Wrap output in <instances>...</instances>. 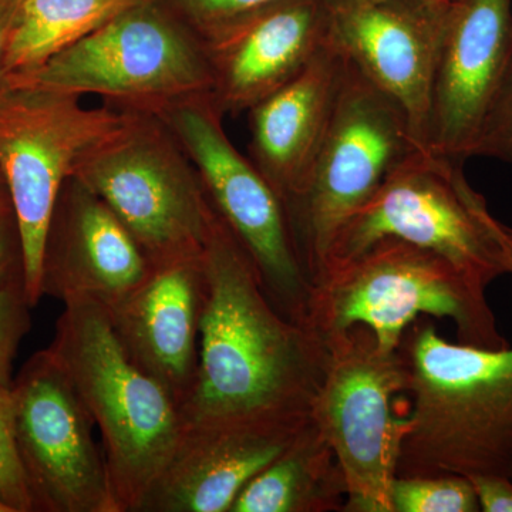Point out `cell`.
<instances>
[{
    "instance_id": "cell-9",
    "label": "cell",
    "mask_w": 512,
    "mask_h": 512,
    "mask_svg": "<svg viewBox=\"0 0 512 512\" xmlns=\"http://www.w3.org/2000/svg\"><path fill=\"white\" fill-rule=\"evenodd\" d=\"M154 114L194 164L215 211L254 262L269 301L286 319L305 322L312 284L285 202L229 140L212 94L175 101Z\"/></svg>"
},
{
    "instance_id": "cell-12",
    "label": "cell",
    "mask_w": 512,
    "mask_h": 512,
    "mask_svg": "<svg viewBox=\"0 0 512 512\" xmlns=\"http://www.w3.org/2000/svg\"><path fill=\"white\" fill-rule=\"evenodd\" d=\"M20 463L35 512H119L96 424L49 348L12 382Z\"/></svg>"
},
{
    "instance_id": "cell-30",
    "label": "cell",
    "mask_w": 512,
    "mask_h": 512,
    "mask_svg": "<svg viewBox=\"0 0 512 512\" xmlns=\"http://www.w3.org/2000/svg\"><path fill=\"white\" fill-rule=\"evenodd\" d=\"M0 512H12V511H10V508L8 507V505H6L5 503H2V501H0Z\"/></svg>"
},
{
    "instance_id": "cell-23",
    "label": "cell",
    "mask_w": 512,
    "mask_h": 512,
    "mask_svg": "<svg viewBox=\"0 0 512 512\" xmlns=\"http://www.w3.org/2000/svg\"><path fill=\"white\" fill-rule=\"evenodd\" d=\"M0 501L12 512H35L16 447L12 384L3 383H0Z\"/></svg>"
},
{
    "instance_id": "cell-24",
    "label": "cell",
    "mask_w": 512,
    "mask_h": 512,
    "mask_svg": "<svg viewBox=\"0 0 512 512\" xmlns=\"http://www.w3.org/2000/svg\"><path fill=\"white\" fill-rule=\"evenodd\" d=\"M201 39L232 20L279 0H163Z\"/></svg>"
},
{
    "instance_id": "cell-29",
    "label": "cell",
    "mask_w": 512,
    "mask_h": 512,
    "mask_svg": "<svg viewBox=\"0 0 512 512\" xmlns=\"http://www.w3.org/2000/svg\"><path fill=\"white\" fill-rule=\"evenodd\" d=\"M19 6V0H0V94L8 90L6 57H8L10 33H12Z\"/></svg>"
},
{
    "instance_id": "cell-34",
    "label": "cell",
    "mask_w": 512,
    "mask_h": 512,
    "mask_svg": "<svg viewBox=\"0 0 512 512\" xmlns=\"http://www.w3.org/2000/svg\"><path fill=\"white\" fill-rule=\"evenodd\" d=\"M511 275H512V271H511Z\"/></svg>"
},
{
    "instance_id": "cell-1",
    "label": "cell",
    "mask_w": 512,
    "mask_h": 512,
    "mask_svg": "<svg viewBox=\"0 0 512 512\" xmlns=\"http://www.w3.org/2000/svg\"><path fill=\"white\" fill-rule=\"evenodd\" d=\"M198 365L180 404L184 427L305 423L328 365V340L286 319L218 215L202 252Z\"/></svg>"
},
{
    "instance_id": "cell-13",
    "label": "cell",
    "mask_w": 512,
    "mask_h": 512,
    "mask_svg": "<svg viewBox=\"0 0 512 512\" xmlns=\"http://www.w3.org/2000/svg\"><path fill=\"white\" fill-rule=\"evenodd\" d=\"M446 2L329 0V42L403 110L423 148Z\"/></svg>"
},
{
    "instance_id": "cell-22",
    "label": "cell",
    "mask_w": 512,
    "mask_h": 512,
    "mask_svg": "<svg viewBox=\"0 0 512 512\" xmlns=\"http://www.w3.org/2000/svg\"><path fill=\"white\" fill-rule=\"evenodd\" d=\"M390 504L392 512L480 511L473 484L464 476L396 477Z\"/></svg>"
},
{
    "instance_id": "cell-33",
    "label": "cell",
    "mask_w": 512,
    "mask_h": 512,
    "mask_svg": "<svg viewBox=\"0 0 512 512\" xmlns=\"http://www.w3.org/2000/svg\"><path fill=\"white\" fill-rule=\"evenodd\" d=\"M19 2H20V3H22V2H23V0H19Z\"/></svg>"
},
{
    "instance_id": "cell-4",
    "label": "cell",
    "mask_w": 512,
    "mask_h": 512,
    "mask_svg": "<svg viewBox=\"0 0 512 512\" xmlns=\"http://www.w3.org/2000/svg\"><path fill=\"white\" fill-rule=\"evenodd\" d=\"M63 305L49 349L99 430L119 512H137L183 434L180 407L130 359L104 306Z\"/></svg>"
},
{
    "instance_id": "cell-18",
    "label": "cell",
    "mask_w": 512,
    "mask_h": 512,
    "mask_svg": "<svg viewBox=\"0 0 512 512\" xmlns=\"http://www.w3.org/2000/svg\"><path fill=\"white\" fill-rule=\"evenodd\" d=\"M202 255L156 266L116 305L111 326L130 359L163 384L180 407L198 365L202 305Z\"/></svg>"
},
{
    "instance_id": "cell-3",
    "label": "cell",
    "mask_w": 512,
    "mask_h": 512,
    "mask_svg": "<svg viewBox=\"0 0 512 512\" xmlns=\"http://www.w3.org/2000/svg\"><path fill=\"white\" fill-rule=\"evenodd\" d=\"M421 316L450 319L458 343L508 348L485 289L447 259L397 238H383L312 279L305 325L328 340L365 326L377 345L394 352Z\"/></svg>"
},
{
    "instance_id": "cell-15",
    "label": "cell",
    "mask_w": 512,
    "mask_h": 512,
    "mask_svg": "<svg viewBox=\"0 0 512 512\" xmlns=\"http://www.w3.org/2000/svg\"><path fill=\"white\" fill-rule=\"evenodd\" d=\"M329 0H279L204 37L215 103L251 110L329 45Z\"/></svg>"
},
{
    "instance_id": "cell-6",
    "label": "cell",
    "mask_w": 512,
    "mask_h": 512,
    "mask_svg": "<svg viewBox=\"0 0 512 512\" xmlns=\"http://www.w3.org/2000/svg\"><path fill=\"white\" fill-rule=\"evenodd\" d=\"M383 238H397L447 259L480 288L512 271L510 228L464 175L463 163L417 148L353 215L325 265L345 261Z\"/></svg>"
},
{
    "instance_id": "cell-2",
    "label": "cell",
    "mask_w": 512,
    "mask_h": 512,
    "mask_svg": "<svg viewBox=\"0 0 512 512\" xmlns=\"http://www.w3.org/2000/svg\"><path fill=\"white\" fill-rule=\"evenodd\" d=\"M409 375L410 427L396 477L512 480V348L451 343L427 318L399 346Z\"/></svg>"
},
{
    "instance_id": "cell-10",
    "label": "cell",
    "mask_w": 512,
    "mask_h": 512,
    "mask_svg": "<svg viewBox=\"0 0 512 512\" xmlns=\"http://www.w3.org/2000/svg\"><path fill=\"white\" fill-rule=\"evenodd\" d=\"M420 147L406 114L348 63L328 133L305 188L288 205L309 278H315L346 222Z\"/></svg>"
},
{
    "instance_id": "cell-7",
    "label": "cell",
    "mask_w": 512,
    "mask_h": 512,
    "mask_svg": "<svg viewBox=\"0 0 512 512\" xmlns=\"http://www.w3.org/2000/svg\"><path fill=\"white\" fill-rule=\"evenodd\" d=\"M72 177L109 205L154 268L204 252L218 212L194 164L156 114L130 111L80 158Z\"/></svg>"
},
{
    "instance_id": "cell-14",
    "label": "cell",
    "mask_w": 512,
    "mask_h": 512,
    "mask_svg": "<svg viewBox=\"0 0 512 512\" xmlns=\"http://www.w3.org/2000/svg\"><path fill=\"white\" fill-rule=\"evenodd\" d=\"M512 62L511 0H447L431 87L427 150L474 157Z\"/></svg>"
},
{
    "instance_id": "cell-31",
    "label": "cell",
    "mask_w": 512,
    "mask_h": 512,
    "mask_svg": "<svg viewBox=\"0 0 512 512\" xmlns=\"http://www.w3.org/2000/svg\"><path fill=\"white\" fill-rule=\"evenodd\" d=\"M375 2H379V0H375ZM426 2H443V0H426Z\"/></svg>"
},
{
    "instance_id": "cell-19",
    "label": "cell",
    "mask_w": 512,
    "mask_h": 512,
    "mask_svg": "<svg viewBox=\"0 0 512 512\" xmlns=\"http://www.w3.org/2000/svg\"><path fill=\"white\" fill-rule=\"evenodd\" d=\"M348 62L329 42L301 73L249 113L251 160L285 202L305 188L326 133Z\"/></svg>"
},
{
    "instance_id": "cell-21",
    "label": "cell",
    "mask_w": 512,
    "mask_h": 512,
    "mask_svg": "<svg viewBox=\"0 0 512 512\" xmlns=\"http://www.w3.org/2000/svg\"><path fill=\"white\" fill-rule=\"evenodd\" d=\"M143 0H23L10 33L6 72L26 73Z\"/></svg>"
},
{
    "instance_id": "cell-20",
    "label": "cell",
    "mask_w": 512,
    "mask_h": 512,
    "mask_svg": "<svg viewBox=\"0 0 512 512\" xmlns=\"http://www.w3.org/2000/svg\"><path fill=\"white\" fill-rule=\"evenodd\" d=\"M346 501L338 457L311 419L291 446L245 485L229 512L343 511Z\"/></svg>"
},
{
    "instance_id": "cell-26",
    "label": "cell",
    "mask_w": 512,
    "mask_h": 512,
    "mask_svg": "<svg viewBox=\"0 0 512 512\" xmlns=\"http://www.w3.org/2000/svg\"><path fill=\"white\" fill-rule=\"evenodd\" d=\"M474 157L512 163V62L485 117Z\"/></svg>"
},
{
    "instance_id": "cell-17",
    "label": "cell",
    "mask_w": 512,
    "mask_h": 512,
    "mask_svg": "<svg viewBox=\"0 0 512 512\" xmlns=\"http://www.w3.org/2000/svg\"><path fill=\"white\" fill-rule=\"evenodd\" d=\"M309 421L184 427L137 512L231 511L245 485L284 453Z\"/></svg>"
},
{
    "instance_id": "cell-16",
    "label": "cell",
    "mask_w": 512,
    "mask_h": 512,
    "mask_svg": "<svg viewBox=\"0 0 512 512\" xmlns=\"http://www.w3.org/2000/svg\"><path fill=\"white\" fill-rule=\"evenodd\" d=\"M143 249L96 192L70 177L57 201L42 295L111 308L153 271Z\"/></svg>"
},
{
    "instance_id": "cell-25",
    "label": "cell",
    "mask_w": 512,
    "mask_h": 512,
    "mask_svg": "<svg viewBox=\"0 0 512 512\" xmlns=\"http://www.w3.org/2000/svg\"><path fill=\"white\" fill-rule=\"evenodd\" d=\"M30 309L25 289L0 288V383L13 382V360L29 332Z\"/></svg>"
},
{
    "instance_id": "cell-5",
    "label": "cell",
    "mask_w": 512,
    "mask_h": 512,
    "mask_svg": "<svg viewBox=\"0 0 512 512\" xmlns=\"http://www.w3.org/2000/svg\"><path fill=\"white\" fill-rule=\"evenodd\" d=\"M8 87L99 96L107 106L154 114L175 101L211 93L204 42L163 0H143Z\"/></svg>"
},
{
    "instance_id": "cell-32",
    "label": "cell",
    "mask_w": 512,
    "mask_h": 512,
    "mask_svg": "<svg viewBox=\"0 0 512 512\" xmlns=\"http://www.w3.org/2000/svg\"><path fill=\"white\" fill-rule=\"evenodd\" d=\"M510 235H511V239H512V229L510 228Z\"/></svg>"
},
{
    "instance_id": "cell-28",
    "label": "cell",
    "mask_w": 512,
    "mask_h": 512,
    "mask_svg": "<svg viewBox=\"0 0 512 512\" xmlns=\"http://www.w3.org/2000/svg\"><path fill=\"white\" fill-rule=\"evenodd\" d=\"M476 491L480 511L512 512V480L501 476L467 477Z\"/></svg>"
},
{
    "instance_id": "cell-27",
    "label": "cell",
    "mask_w": 512,
    "mask_h": 512,
    "mask_svg": "<svg viewBox=\"0 0 512 512\" xmlns=\"http://www.w3.org/2000/svg\"><path fill=\"white\" fill-rule=\"evenodd\" d=\"M0 288L25 289V266H23L18 218H16L15 207L2 174H0Z\"/></svg>"
},
{
    "instance_id": "cell-11",
    "label": "cell",
    "mask_w": 512,
    "mask_h": 512,
    "mask_svg": "<svg viewBox=\"0 0 512 512\" xmlns=\"http://www.w3.org/2000/svg\"><path fill=\"white\" fill-rule=\"evenodd\" d=\"M128 114L111 106H84L82 97L69 94L19 87L0 94V174L18 218L32 308L43 298V261L60 192L80 158Z\"/></svg>"
},
{
    "instance_id": "cell-8",
    "label": "cell",
    "mask_w": 512,
    "mask_h": 512,
    "mask_svg": "<svg viewBox=\"0 0 512 512\" xmlns=\"http://www.w3.org/2000/svg\"><path fill=\"white\" fill-rule=\"evenodd\" d=\"M328 346L312 420L345 474L343 511L392 512L390 488L412 407L406 362L399 349H380L365 326L332 336Z\"/></svg>"
}]
</instances>
